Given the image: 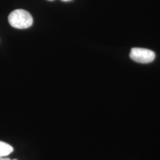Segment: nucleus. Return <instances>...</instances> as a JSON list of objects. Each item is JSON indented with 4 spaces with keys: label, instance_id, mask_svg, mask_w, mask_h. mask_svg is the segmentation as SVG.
<instances>
[{
    "label": "nucleus",
    "instance_id": "1",
    "mask_svg": "<svg viewBox=\"0 0 160 160\" xmlns=\"http://www.w3.org/2000/svg\"><path fill=\"white\" fill-rule=\"evenodd\" d=\"M12 27L18 29H27L33 24V18L28 11L23 9L15 10L10 14L8 18Z\"/></svg>",
    "mask_w": 160,
    "mask_h": 160
},
{
    "label": "nucleus",
    "instance_id": "2",
    "mask_svg": "<svg viewBox=\"0 0 160 160\" xmlns=\"http://www.w3.org/2000/svg\"><path fill=\"white\" fill-rule=\"evenodd\" d=\"M129 56L133 61L141 63L152 62L155 58L154 52L147 49L138 48L132 49Z\"/></svg>",
    "mask_w": 160,
    "mask_h": 160
},
{
    "label": "nucleus",
    "instance_id": "3",
    "mask_svg": "<svg viewBox=\"0 0 160 160\" xmlns=\"http://www.w3.org/2000/svg\"><path fill=\"white\" fill-rule=\"evenodd\" d=\"M14 149L8 143L0 141V157H6L13 152Z\"/></svg>",
    "mask_w": 160,
    "mask_h": 160
},
{
    "label": "nucleus",
    "instance_id": "4",
    "mask_svg": "<svg viewBox=\"0 0 160 160\" xmlns=\"http://www.w3.org/2000/svg\"><path fill=\"white\" fill-rule=\"evenodd\" d=\"M0 160H17V159H13V160H11L9 158H7L6 157H0Z\"/></svg>",
    "mask_w": 160,
    "mask_h": 160
},
{
    "label": "nucleus",
    "instance_id": "5",
    "mask_svg": "<svg viewBox=\"0 0 160 160\" xmlns=\"http://www.w3.org/2000/svg\"><path fill=\"white\" fill-rule=\"evenodd\" d=\"M61 1H65V2H67V1H71V0H61Z\"/></svg>",
    "mask_w": 160,
    "mask_h": 160
},
{
    "label": "nucleus",
    "instance_id": "6",
    "mask_svg": "<svg viewBox=\"0 0 160 160\" xmlns=\"http://www.w3.org/2000/svg\"><path fill=\"white\" fill-rule=\"evenodd\" d=\"M49 1H53V0H49Z\"/></svg>",
    "mask_w": 160,
    "mask_h": 160
}]
</instances>
